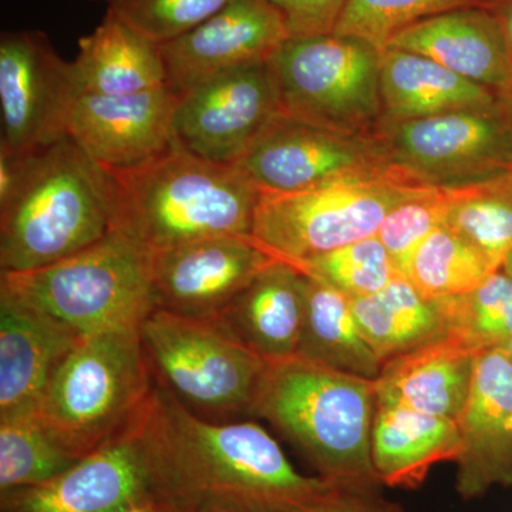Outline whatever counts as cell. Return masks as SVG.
Instances as JSON below:
<instances>
[{
	"label": "cell",
	"mask_w": 512,
	"mask_h": 512,
	"mask_svg": "<svg viewBox=\"0 0 512 512\" xmlns=\"http://www.w3.org/2000/svg\"><path fill=\"white\" fill-rule=\"evenodd\" d=\"M143 439L157 497L185 512H308L340 488L299 473L261 424L202 419L158 382Z\"/></svg>",
	"instance_id": "1"
},
{
	"label": "cell",
	"mask_w": 512,
	"mask_h": 512,
	"mask_svg": "<svg viewBox=\"0 0 512 512\" xmlns=\"http://www.w3.org/2000/svg\"><path fill=\"white\" fill-rule=\"evenodd\" d=\"M111 229L150 252L214 237H251L262 192L235 165L171 144L146 163L109 171Z\"/></svg>",
	"instance_id": "2"
},
{
	"label": "cell",
	"mask_w": 512,
	"mask_h": 512,
	"mask_svg": "<svg viewBox=\"0 0 512 512\" xmlns=\"http://www.w3.org/2000/svg\"><path fill=\"white\" fill-rule=\"evenodd\" d=\"M375 380L295 355L268 362L249 416L269 421L318 477L377 490L372 460Z\"/></svg>",
	"instance_id": "3"
},
{
	"label": "cell",
	"mask_w": 512,
	"mask_h": 512,
	"mask_svg": "<svg viewBox=\"0 0 512 512\" xmlns=\"http://www.w3.org/2000/svg\"><path fill=\"white\" fill-rule=\"evenodd\" d=\"M113 221V181L69 137L25 156L0 204V271L47 268L101 241Z\"/></svg>",
	"instance_id": "4"
},
{
	"label": "cell",
	"mask_w": 512,
	"mask_h": 512,
	"mask_svg": "<svg viewBox=\"0 0 512 512\" xmlns=\"http://www.w3.org/2000/svg\"><path fill=\"white\" fill-rule=\"evenodd\" d=\"M156 387L140 329L97 333L70 350L37 417L80 460L136 423Z\"/></svg>",
	"instance_id": "5"
},
{
	"label": "cell",
	"mask_w": 512,
	"mask_h": 512,
	"mask_svg": "<svg viewBox=\"0 0 512 512\" xmlns=\"http://www.w3.org/2000/svg\"><path fill=\"white\" fill-rule=\"evenodd\" d=\"M0 289L52 316L80 338L140 329L157 311L153 252L114 229L55 265L0 275Z\"/></svg>",
	"instance_id": "6"
},
{
	"label": "cell",
	"mask_w": 512,
	"mask_h": 512,
	"mask_svg": "<svg viewBox=\"0 0 512 512\" xmlns=\"http://www.w3.org/2000/svg\"><path fill=\"white\" fill-rule=\"evenodd\" d=\"M419 187L400 171H390L261 194L251 237L274 258L301 264L375 237L387 212Z\"/></svg>",
	"instance_id": "7"
},
{
	"label": "cell",
	"mask_w": 512,
	"mask_h": 512,
	"mask_svg": "<svg viewBox=\"0 0 512 512\" xmlns=\"http://www.w3.org/2000/svg\"><path fill=\"white\" fill-rule=\"evenodd\" d=\"M157 382L202 419L249 416L268 362L215 319L157 309L140 328Z\"/></svg>",
	"instance_id": "8"
},
{
	"label": "cell",
	"mask_w": 512,
	"mask_h": 512,
	"mask_svg": "<svg viewBox=\"0 0 512 512\" xmlns=\"http://www.w3.org/2000/svg\"><path fill=\"white\" fill-rule=\"evenodd\" d=\"M382 53L335 33L289 37L266 62L279 111L348 133H375L382 121Z\"/></svg>",
	"instance_id": "9"
},
{
	"label": "cell",
	"mask_w": 512,
	"mask_h": 512,
	"mask_svg": "<svg viewBox=\"0 0 512 512\" xmlns=\"http://www.w3.org/2000/svg\"><path fill=\"white\" fill-rule=\"evenodd\" d=\"M375 136L390 165L421 185L463 187L512 168V119L500 106L380 121Z\"/></svg>",
	"instance_id": "10"
},
{
	"label": "cell",
	"mask_w": 512,
	"mask_h": 512,
	"mask_svg": "<svg viewBox=\"0 0 512 512\" xmlns=\"http://www.w3.org/2000/svg\"><path fill=\"white\" fill-rule=\"evenodd\" d=\"M235 167L262 194H282L312 185L397 171L372 134L348 133L275 114Z\"/></svg>",
	"instance_id": "11"
},
{
	"label": "cell",
	"mask_w": 512,
	"mask_h": 512,
	"mask_svg": "<svg viewBox=\"0 0 512 512\" xmlns=\"http://www.w3.org/2000/svg\"><path fill=\"white\" fill-rule=\"evenodd\" d=\"M80 96L73 64L39 30L0 37V150L30 156L67 137V121Z\"/></svg>",
	"instance_id": "12"
},
{
	"label": "cell",
	"mask_w": 512,
	"mask_h": 512,
	"mask_svg": "<svg viewBox=\"0 0 512 512\" xmlns=\"http://www.w3.org/2000/svg\"><path fill=\"white\" fill-rule=\"evenodd\" d=\"M278 113L268 63L245 64L181 94L173 140L194 156L235 165Z\"/></svg>",
	"instance_id": "13"
},
{
	"label": "cell",
	"mask_w": 512,
	"mask_h": 512,
	"mask_svg": "<svg viewBox=\"0 0 512 512\" xmlns=\"http://www.w3.org/2000/svg\"><path fill=\"white\" fill-rule=\"evenodd\" d=\"M144 413L59 476L0 494V512H116L160 500L144 446Z\"/></svg>",
	"instance_id": "14"
},
{
	"label": "cell",
	"mask_w": 512,
	"mask_h": 512,
	"mask_svg": "<svg viewBox=\"0 0 512 512\" xmlns=\"http://www.w3.org/2000/svg\"><path fill=\"white\" fill-rule=\"evenodd\" d=\"M252 237L201 239L153 254L157 309L212 319L274 261Z\"/></svg>",
	"instance_id": "15"
},
{
	"label": "cell",
	"mask_w": 512,
	"mask_h": 512,
	"mask_svg": "<svg viewBox=\"0 0 512 512\" xmlns=\"http://www.w3.org/2000/svg\"><path fill=\"white\" fill-rule=\"evenodd\" d=\"M289 39L284 16L265 0H232L187 35L160 46L167 86L178 96L212 77L268 62Z\"/></svg>",
	"instance_id": "16"
},
{
	"label": "cell",
	"mask_w": 512,
	"mask_h": 512,
	"mask_svg": "<svg viewBox=\"0 0 512 512\" xmlns=\"http://www.w3.org/2000/svg\"><path fill=\"white\" fill-rule=\"evenodd\" d=\"M180 96L168 86L126 96L80 94L66 134L107 171L146 163L173 144Z\"/></svg>",
	"instance_id": "17"
},
{
	"label": "cell",
	"mask_w": 512,
	"mask_h": 512,
	"mask_svg": "<svg viewBox=\"0 0 512 512\" xmlns=\"http://www.w3.org/2000/svg\"><path fill=\"white\" fill-rule=\"evenodd\" d=\"M512 362L503 346L477 357L466 407L457 420V493L464 500L512 487Z\"/></svg>",
	"instance_id": "18"
},
{
	"label": "cell",
	"mask_w": 512,
	"mask_h": 512,
	"mask_svg": "<svg viewBox=\"0 0 512 512\" xmlns=\"http://www.w3.org/2000/svg\"><path fill=\"white\" fill-rule=\"evenodd\" d=\"M82 339L0 289V420L37 414L57 369Z\"/></svg>",
	"instance_id": "19"
},
{
	"label": "cell",
	"mask_w": 512,
	"mask_h": 512,
	"mask_svg": "<svg viewBox=\"0 0 512 512\" xmlns=\"http://www.w3.org/2000/svg\"><path fill=\"white\" fill-rule=\"evenodd\" d=\"M389 47L427 57L497 99L510 80L503 30L483 2L421 20L394 36Z\"/></svg>",
	"instance_id": "20"
},
{
	"label": "cell",
	"mask_w": 512,
	"mask_h": 512,
	"mask_svg": "<svg viewBox=\"0 0 512 512\" xmlns=\"http://www.w3.org/2000/svg\"><path fill=\"white\" fill-rule=\"evenodd\" d=\"M477 349L446 335L383 363L375 380L376 406L458 420L466 407Z\"/></svg>",
	"instance_id": "21"
},
{
	"label": "cell",
	"mask_w": 512,
	"mask_h": 512,
	"mask_svg": "<svg viewBox=\"0 0 512 512\" xmlns=\"http://www.w3.org/2000/svg\"><path fill=\"white\" fill-rule=\"evenodd\" d=\"M305 311V274L275 258L212 319L242 345L272 362L298 353Z\"/></svg>",
	"instance_id": "22"
},
{
	"label": "cell",
	"mask_w": 512,
	"mask_h": 512,
	"mask_svg": "<svg viewBox=\"0 0 512 512\" xmlns=\"http://www.w3.org/2000/svg\"><path fill=\"white\" fill-rule=\"evenodd\" d=\"M72 64L80 94L126 96L167 86L160 45L110 6L94 32L79 40Z\"/></svg>",
	"instance_id": "23"
},
{
	"label": "cell",
	"mask_w": 512,
	"mask_h": 512,
	"mask_svg": "<svg viewBox=\"0 0 512 512\" xmlns=\"http://www.w3.org/2000/svg\"><path fill=\"white\" fill-rule=\"evenodd\" d=\"M461 451L456 420L399 406H376L372 460L382 485L416 490L431 468L456 463Z\"/></svg>",
	"instance_id": "24"
},
{
	"label": "cell",
	"mask_w": 512,
	"mask_h": 512,
	"mask_svg": "<svg viewBox=\"0 0 512 512\" xmlns=\"http://www.w3.org/2000/svg\"><path fill=\"white\" fill-rule=\"evenodd\" d=\"M382 121L426 119L500 106L497 94L441 64L399 49H384L380 66Z\"/></svg>",
	"instance_id": "25"
},
{
	"label": "cell",
	"mask_w": 512,
	"mask_h": 512,
	"mask_svg": "<svg viewBox=\"0 0 512 512\" xmlns=\"http://www.w3.org/2000/svg\"><path fill=\"white\" fill-rule=\"evenodd\" d=\"M349 301L363 338L382 365L447 335L436 301L424 298L406 276Z\"/></svg>",
	"instance_id": "26"
},
{
	"label": "cell",
	"mask_w": 512,
	"mask_h": 512,
	"mask_svg": "<svg viewBox=\"0 0 512 512\" xmlns=\"http://www.w3.org/2000/svg\"><path fill=\"white\" fill-rule=\"evenodd\" d=\"M306 311L298 353L349 375L376 380L382 362L363 338L348 296L305 274Z\"/></svg>",
	"instance_id": "27"
},
{
	"label": "cell",
	"mask_w": 512,
	"mask_h": 512,
	"mask_svg": "<svg viewBox=\"0 0 512 512\" xmlns=\"http://www.w3.org/2000/svg\"><path fill=\"white\" fill-rule=\"evenodd\" d=\"M447 190V227L500 271L512 251V168Z\"/></svg>",
	"instance_id": "28"
},
{
	"label": "cell",
	"mask_w": 512,
	"mask_h": 512,
	"mask_svg": "<svg viewBox=\"0 0 512 512\" xmlns=\"http://www.w3.org/2000/svg\"><path fill=\"white\" fill-rule=\"evenodd\" d=\"M494 272L497 269L476 248L443 225L416 248L402 275L433 301L473 291Z\"/></svg>",
	"instance_id": "29"
},
{
	"label": "cell",
	"mask_w": 512,
	"mask_h": 512,
	"mask_svg": "<svg viewBox=\"0 0 512 512\" xmlns=\"http://www.w3.org/2000/svg\"><path fill=\"white\" fill-rule=\"evenodd\" d=\"M439 306L447 335L483 352L512 339V282L494 272L473 291L433 299Z\"/></svg>",
	"instance_id": "30"
},
{
	"label": "cell",
	"mask_w": 512,
	"mask_h": 512,
	"mask_svg": "<svg viewBox=\"0 0 512 512\" xmlns=\"http://www.w3.org/2000/svg\"><path fill=\"white\" fill-rule=\"evenodd\" d=\"M77 461L37 414L0 420V494L45 483Z\"/></svg>",
	"instance_id": "31"
},
{
	"label": "cell",
	"mask_w": 512,
	"mask_h": 512,
	"mask_svg": "<svg viewBox=\"0 0 512 512\" xmlns=\"http://www.w3.org/2000/svg\"><path fill=\"white\" fill-rule=\"evenodd\" d=\"M292 265L349 299L382 291L396 276L402 275L376 235Z\"/></svg>",
	"instance_id": "32"
},
{
	"label": "cell",
	"mask_w": 512,
	"mask_h": 512,
	"mask_svg": "<svg viewBox=\"0 0 512 512\" xmlns=\"http://www.w3.org/2000/svg\"><path fill=\"white\" fill-rule=\"evenodd\" d=\"M483 0H348L335 35L355 37L383 52L394 36L421 20Z\"/></svg>",
	"instance_id": "33"
},
{
	"label": "cell",
	"mask_w": 512,
	"mask_h": 512,
	"mask_svg": "<svg viewBox=\"0 0 512 512\" xmlns=\"http://www.w3.org/2000/svg\"><path fill=\"white\" fill-rule=\"evenodd\" d=\"M448 204L447 188L421 185L387 212L376 237L392 256L400 274L421 242L446 225Z\"/></svg>",
	"instance_id": "34"
},
{
	"label": "cell",
	"mask_w": 512,
	"mask_h": 512,
	"mask_svg": "<svg viewBox=\"0 0 512 512\" xmlns=\"http://www.w3.org/2000/svg\"><path fill=\"white\" fill-rule=\"evenodd\" d=\"M232 0H109L111 9L157 45L198 28Z\"/></svg>",
	"instance_id": "35"
},
{
	"label": "cell",
	"mask_w": 512,
	"mask_h": 512,
	"mask_svg": "<svg viewBox=\"0 0 512 512\" xmlns=\"http://www.w3.org/2000/svg\"><path fill=\"white\" fill-rule=\"evenodd\" d=\"M284 16L289 37L332 35L348 0H265Z\"/></svg>",
	"instance_id": "36"
},
{
	"label": "cell",
	"mask_w": 512,
	"mask_h": 512,
	"mask_svg": "<svg viewBox=\"0 0 512 512\" xmlns=\"http://www.w3.org/2000/svg\"><path fill=\"white\" fill-rule=\"evenodd\" d=\"M308 512H406L370 488L340 487Z\"/></svg>",
	"instance_id": "37"
},
{
	"label": "cell",
	"mask_w": 512,
	"mask_h": 512,
	"mask_svg": "<svg viewBox=\"0 0 512 512\" xmlns=\"http://www.w3.org/2000/svg\"><path fill=\"white\" fill-rule=\"evenodd\" d=\"M485 6L494 13L503 30L508 62H510V80L503 93L498 96L501 110L512 119V0H483Z\"/></svg>",
	"instance_id": "38"
},
{
	"label": "cell",
	"mask_w": 512,
	"mask_h": 512,
	"mask_svg": "<svg viewBox=\"0 0 512 512\" xmlns=\"http://www.w3.org/2000/svg\"><path fill=\"white\" fill-rule=\"evenodd\" d=\"M116 512H185L175 505L163 500H151L147 503L134 505V507L124 508Z\"/></svg>",
	"instance_id": "39"
},
{
	"label": "cell",
	"mask_w": 512,
	"mask_h": 512,
	"mask_svg": "<svg viewBox=\"0 0 512 512\" xmlns=\"http://www.w3.org/2000/svg\"><path fill=\"white\" fill-rule=\"evenodd\" d=\"M501 271H503L504 274L507 275L512 282V251L507 255V258L504 259L503 266H501Z\"/></svg>",
	"instance_id": "40"
},
{
	"label": "cell",
	"mask_w": 512,
	"mask_h": 512,
	"mask_svg": "<svg viewBox=\"0 0 512 512\" xmlns=\"http://www.w3.org/2000/svg\"><path fill=\"white\" fill-rule=\"evenodd\" d=\"M503 348L505 349V352H507V355L508 357H510L512 362V339L510 340V342L505 343Z\"/></svg>",
	"instance_id": "41"
},
{
	"label": "cell",
	"mask_w": 512,
	"mask_h": 512,
	"mask_svg": "<svg viewBox=\"0 0 512 512\" xmlns=\"http://www.w3.org/2000/svg\"><path fill=\"white\" fill-rule=\"evenodd\" d=\"M511 429H512V419H511Z\"/></svg>",
	"instance_id": "42"
},
{
	"label": "cell",
	"mask_w": 512,
	"mask_h": 512,
	"mask_svg": "<svg viewBox=\"0 0 512 512\" xmlns=\"http://www.w3.org/2000/svg\"><path fill=\"white\" fill-rule=\"evenodd\" d=\"M106 2H109V0H106Z\"/></svg>",
	"instance_id": "43"
}]
</instances>
